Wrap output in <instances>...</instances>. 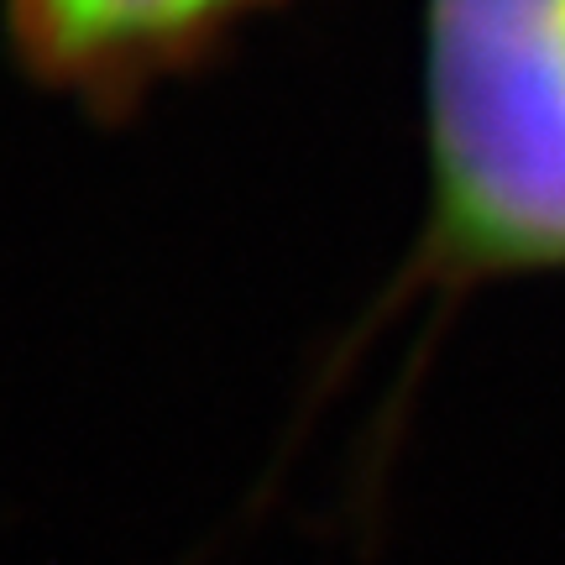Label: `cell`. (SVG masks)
<instances>
[{"instance_id":"6da1fadb","label":"cell","mask_w":565,"mask_h":565,"mask_svg":"<svg viewBox=\"0 0 565 565\" xmlns=\"http://www.w3.org/2000/svg\"><path fill=\"white\" fill-rule=\"evenodd\" d=\"M429 141L466 263H565V0H429Z\"/></svg>"},{"instance_id":"7a4b0ae2","label":"cell","mask_w":565,"mask_h":565,"mask_svg":"<svg viewBox=\"0 0 565 565\" xmlns=\"http://www.w3.org/2000/svg\"><path fill=\"white\" fill-rule=\"evenodd\" d=\"M252 0H11L26 63L58 84L105 89L204 42Z\"/></svg>"}]
</instances>
